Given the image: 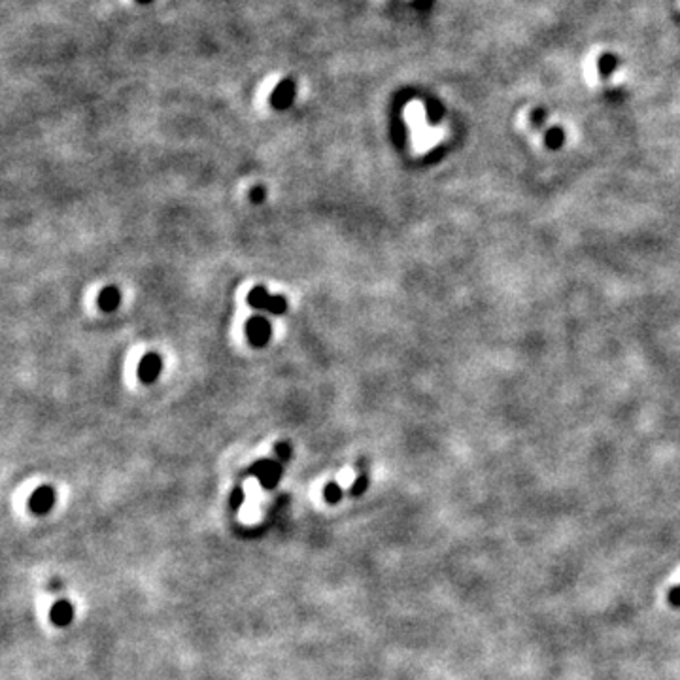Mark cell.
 Segmentation results:
<instances>
[{"mask_svg": "<svg viewBox=\"0 0 680 680\" xmlns=\"http://www.w3.org/2000/svg\"><path fill=\"white\" fill-rule=\"evenodd\" d=\"M53 503H55V491L49 486H42L29 499V509L33 510L34 514H46L52 510Z\"/></svg>", "mask_w": 680, "mask_h": 680, "instance_id": "5b68a950", "label": "cell"}, {"mask_svg": "<svg viewBox=\"0 0 680 680\" xmlns=\"http://www.w3.org/2000/svg\"><path fill=\"white\" fill-rule=\"evenodd\" d=\"M244 501H246V493H244L242 488H235L233 493H231V509L233 510L240 509V507L244 504Z\"/></svg>", "mask_w": 680, "mask_h": 680, "instance_id": "30bf717a", "label": "cell"}, {"mask_svg": "<svg viewBox=\"0 0 680 680\" xmlns=\"http://www.w3.org/2000/svg\"><path fill=\"white\" fill-rule=\"evenodd\" d=\"M275 450L276 454L280 456V459H284V461H288V459L291 458V446H289L288 442H278V445L275 446Z\"/></svg>", "mask_w": 680, "mask_h": 680, "instance_id": "8fae6325", "label": "cell"}, {"mask_svg": "<svg viewBox=\"0 0 680 680\" xmlns=\"http://www.w3.org/2000/svg\"><path fill=\"white\" fill-rule=\"evenodd\" d=\"M293 97H295L293 85L286 82V84H281L280 87L276 89V93L272 95V98H270V102H272V106H275V108L281 110V108H288V106L291 105Z\"/></svg>", "mask_w": 680, "mask_h": 680, "instance_id": "ba28073f", "label": "cell"}, {"mask_svg": "<svg viewBox=\"0 0 680 680\" xmlns=\"http://www.w3.org/2000/svg\"><path fill=\"white\" fill-rule=\"evenodd\" d=\"M249 199L254 204H261L265 201V187H254L249 193Z\"/></svg>", "mask_w": 680, "mask_h": 680, "instance_id": "5bb4252c", "label": "cell"}, {"mask_svg": "<svg viewBox=\"0 0 680 680\" xmlns=\"http://www.w3.org/2000/svg\"><path fill=\"white\" fill-rule=\"evenodd\" d=\"M74 608L68 601H57L52 608V620L55 626H68L72 621Z\"/></svg>", "mask_w": 680, "mask_h": 680, "instance_id": "52a82bcc", "label": "cell"}, {"mask_svg": "<svg viewBox=\"0 0 680 680\" xmlns=\"http://www.w3.org/2000/svg\"><path fill=\"white\" fill-rule=\"evenodd\" d=\"M248 304L255 310H267L270 314L281 316L288 312V301L284 295H270L265 286H255L248 293Z\"/></svg>", "mask_w": 680, "mask_h": 680, "instance_id": "6da1fadb", "label": "cell"}, {"mask_svg": "<svg viewBox=\"0 0 680 680\" xmlns=\"http://www.w3.org/2000/svg\"><path fill=\"white\" fill-rule=\"evenodd\" d=\"M121 304V293L116 286H106L98 295V307L102 312H116Z\"/></svg>", "mask_w": 680, "mask_h": 680, "instance_id": "8992f818", "label": "cell"}, {"mask_svg": "<svg viewBox=\"0 0 680 680\" xmlns=\"http://www.w3.org/2000/svg\"><path fill=\"white\" fill-rule=\"evenodd\" d=\"M323 495H325V501L327 503H339L340 499H342V488H340L337 482H329L327 486H325V490H323Z\"/></svg>", "mask_w": 680, "mask_h": 680, "instance_id": "9c48e42d", "label": "cell"}, {"mask_svg": "<svg viewBox=\"0 0 680 680\" xmlns=\"http://www.w3.org/2000/svg\"><path fill=\"white\" fill-rule=\"evenodd\" d=\"M246 334H248V340L255 348H263L267 346L268 340L272 337V327H270L267 318H263V316H252L246 321Z\"/></svg>", "mask_w": 680, "mask_h": 680, "instance_id": "3957f363", "label": "cell"}, {"mask_svg": "<svg viewBox=\"0 0 680 680\" xmlns=\"http://www.w3.org/2000/svg\"><path fill=\"white\" fill-rule=\"evenodd\" d=\"M163 371V360L157 353H148L138 365V378L142 384H153Z\"/></svg>", "mask_w": 680, "mask_h": 680, "instance_id": "277c9868", "label": "cell"}, {"mask_svg": "<svg viewBox=\"0 0 680 680\" xmlns=\"http://www.w3.org/2000/svg\"><path fill=\"white\" fill-rule=\"evenodd\" d=\"M667 599L671 603V607L680 608V586H673V588L669 589Z\"/></svg>", "mask_w": 680, "mask_h": 680, "instance_id": "4fadbf2b", "label": "cell"}, {"mask_svg": "<svg viewBox=\"0 0 680 680\" xmlns=\"http://www.w3.org/2000/svg\"><path fill=\"white\" fill-rule=\"evenodd\" d=\"M366 486H369V480H366V477H360L357 480H355V484L352 486V495H361L363 491H366Z\"/></svg>", "mask_w": 680, "mask_h": 680, "instance_id": "7c38bea8", "label": "cell"}, {"mask_svg": "<svg viewBox=\"0 0 680 680\" xmlns=\"http://www.w3.org/2000/svg\"><path fill=\"white\" fill-rule=\"evenodd\" d=\"M248 474H254V477L259 478L265 490H272L281 477V465L278 461L261 459V461H257V463L249 467Z\"/></svg>", "mask_w": 680, "mask_h": 680, "instance_id": "7a4b0ae2", "label": "cell"}]
</instances>
